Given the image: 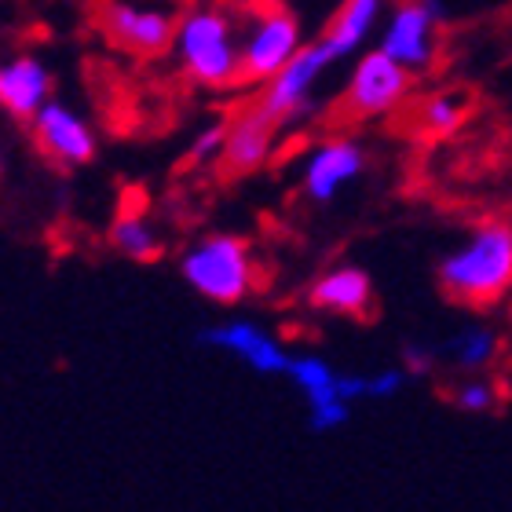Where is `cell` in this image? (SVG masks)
I'll use <instances>...</instances> for the list:
<instances>
[{
	"instance_id": "obj_23",
	"label": "cell",
	"mask_w": 512,
	"mask_h": 512,
	"mask_svg": "<svg viewBox=\"0 0 512 512\" xmlns=\"http://www.w3.org/2000/svg\"><path fill=\"white\" fill-rule=\"evenodd\" d=\"M436 363H439V348L421 344V341L403 344V366L410 377H428L432 370H436Z\"/></svg>"
},
{
	"instance_id": "obj_17",
	"label": "cell",
	"mask_w": 512,
	"mask_h": 512,
	"mask_svg": "<svg viewBox=\"0 0 512 512\" xmlns=\"http://www.w3.org/2000/svg\"><path fill=\"white\" fill-rule=\"evenodd\" d=\"M498 355V333L491 326H461L454 337H447V344H439V359H447L454 370L461 374H480L491 366V359Z\"/></svg>"
},
{
	"instance_id": "obj_8",
	"label": "cell",
	"mask_w": 512,
	"mask_h": 512,
	"mask_svg": "<svg viewBox=\"0 0 512 512\" xmlns=\"http://www.w3.org/2000/svg\"><path fill=\"white\" fill-rule=\"evenodd\" d=\"M443 19H447L443 0H399L395 8H388L377 30V48L392 55L395 63H403L414 77L425 74L436 63Z\"/></svg>"
},
{
	"instance_id": "obj_22",
	"label": "cell",
	"mask_w": 512,
	"mask_h": 512,
	"mask_svg": "<svg viewBox=\"0 0 512 512\" xmlns=\"http://www.w3.org/2000/svg\"><path fill=\"white\" fill-rule=\"evenodd\" d=\"M410 374H406V366H384V370H374V374H366V403L374 399H395V395L403 392Z\"/></svg>"
},
{
	"instance_id": "obj_15",
	"label": "cell",
	"mask_w": 512,
	"mask_h": 512,
	"mask_svg": "<svg viewBox=\"0 0 512 512\" xmlns=\"http://www.w3.org/2000/svg\"><path fill=\"white\" fill-rule=\"evenodd\" d=\"M308 308L337 319H366L374 308V278L355 264L326 267L308 286Z\"/></svg>"
},
{
	"instance_id": "obj_3",
	"label": "cell",
	"mask_w": 512,
	"mask_h": 512,
	"mask_svg": "<svg viewBox=\"0 0 512 512\" xmlns=\"http://www.w3.org/2000/svg\"><path fill=\"white\" fill-rule=\"evenodd\" d=\"M176 271L194 297H202L205 304H216V308H238L260 286V267H256L249 242L227 235V231L191 242L176 260Z\"/></svg>"
},
{
	"instance_id": "obj_2",
	"label": "cell",
	"mask_w": 512,
	"mask_h": 512,
	"mask_svg": "<svg viewBox=\"0 0 512 512\" xmlns=\"http://www.w3.org/2000/svg\"><path fill=\"white\" fill-rule=\"evenodd\" d=\"M242 26L235 15L220 4H194L176 19V37H172V59L180 74L198 88H227L242 85Z\"/></svg>"
},
{
	"instance_id": "obj_5",
	"label": "cell",
	"mask_w": 512,
	"mask_h": 512,
	"mask_svg": "<svg viewBox=\"0 0 512 512\" xmlns=\"http://www.w3.org/2000/svg\"><path fill=\"white\" fill-rule=\"evenodd\" d=\"M410 92H414V74L403 63H395L381 48H363L355 55L337 107L348 121H377L403 107Z\"/></svg>"
},
{
	"instance_id": "obj_16",
	"label": "cell",
	"mask_w": 512,
	"mask_h": 512,
	"mask_svg": "<svg viewBox=\"0 0 512 512\" xmlns=\"http://www.w3.org/2000/svg\"><path fill=\"white\" fill-rule=\"evenodd\" d=\"M384 15H388V0H341L337 15L322 30V41L337 55V63L355 59L377 37Z\"/></svg>"
},
{
	"instance_id": "obj_21",
	"label": "cell",
	"mask_w": 512,
	"mask_h": 512,
	"mask_svg": "<svg viewBox=\"0 0 512 512\" xmlns=\"http://www.w3.org/2000/svg\"><path fill=\"white\" fill-rule=\"evenodd\" d=\"M224 143H227V121H209L205 128H198V136L191 139L187 147V161L194 169H213L224 158Z\"/></svg>"
},
{
	"instance_id": "obj_20",
	"label": "cell",
	"mask_w": 512,
	"mask_h": 512,
	"mask_svg": "<svg viewBox=\"0 0 512 512\" xmlns=\"http://www.w3.org/2000/svg\"><path fill=\"white\" fill-rule=\"evenodd\" d=\"M450 403L458 406L461 414L483 417V414H494L502 399H498V384L487 381V377H480V374H469L461 384H454Z\"/></svg>"
},
{
	"instance_id": "obj_6",
	"label": "cell",
	"mask_w": 512,
	"mask_h": 512,
	"mask_svg": "<svg viewBox=\"0 0 512 512\" xmlns=\"http://www.w3.org/2000/svg\"><path fill=\"white\" fill-rule=\"evenodd\" d=\"M176 11L154 0H103L96 8V26L118 52L136 59L172 52L176 37Z\"/></svg>"
},
{
	"instance_id": "obj_1",
	"label": "cell",
	"mask_w": 512,
	"mask_h": 512,
	"mask_svg": "<svg viewBox=\"0 0 512 512\" xmlns=\"http://www.w3.org/2000/svg\"><path fill=\"white\" fill-rule=\"evenodd\" d=\"M436 282L461 308H494L512 293V227L502 220L472 227L458 246L443 253Z\"/></svg>"
},
{
	"instance_id": "obj_11",
	"label": "cell",
	"mask_w": 512,
	"mask_h": 512,
	"mask_svg": "<svg viewBox=\"0 0 512 512\" xmlns=\"http://www.w3.org/2000/svg\"><path fill=\"white\" fill-rule=\"evenodd\" d=\"M198 344L216 355L235 359V363H242L246 370H253L260 377H286L289 359H293V352L267 330L264 322L246 319V315L205 326L198 333Z\"/></svg>"
},
{
	"instance_id": "obj_4",
	"label": "cell",
	"mask_w": 512,
	"mask_h": 512,
	"mask_svg": "<svg viewBox=\"0 0 512 512\" xmlns=\"http://www.w3.org/2000/svg\"><path fill=\"white\" fill-rule=\"evenodd\" d=\"M337 66V55L326 48V41H308L278 74H271L264 85H256L253 107L275 121L282 132L297 128L315 118L319 110V88L322 77Z\"/></svg>"
},
{
	"instance_id": "obj_13",
	"label": "cell",
	"mask_w": 512,
	"mask_h": 512,
	"mask_svg": "<svg viewBox=\"0 0 512 512\" xmlns=\"http://www.w3.org/2000/svg\"><path fill=\"white\" fill-rule=\"evenodd\" d=\"M278 136H282V128L249 103L235 118H227L224 158L216 169L227 176H253V172L267 169V161L275 158L278 150Z\"/></svg>"
},
{
	"instance_id": "obj_12",
	"label": "cell",
	"mask_w": 512,
	"mask_h": 512,
	"mask_svg": "<svg viewBox=\"0 0 512 512\" xmlns=\"http://www.w3.org/2000/svg\"><path fill=\"white\" fill-rule=\"evenodd\" d=\"M286 377H289V384L297 388L300 399H304L311 432L330 436V432H337V428H344L352 421V403H348L341 395V388H337L341 370H333L330 359H322V355H315V352H297L289 359Z\"/></svg>"
},
{
	"instance_id": "obj_14",
	"label": "cell",
	"mask_w": 512,
	"mask_h": 512,
	"mask_svg": "<svg viewBox=\"0 0 512 512\" xmlns=\"http://www.w3.org/2000/svg\"><path fill=\"white\" fill-rule=\"evenodd\" d=\"M55 99V77L37 55H15L0 63V110L19 125H30L37 110Z\"/></svg>"
},
{
	"instance_id": "obj_9",
	"label": "cell",
	"mask_w": 512,
	"mask_h": 512,
	"mask_svg": "<svg viewBox=\"0 0 512 512\" xmlns=\"http://www.w3.org/2000/svg\"><path fill=\"white\" fill-rule=\"evenodd\" d=\"M370 154L359 139L352 136H330L319 139L315 147L300 161L297 187L311 205H330L337 202L352 183L363 180Z\"/></svg>"
},
{
	"instance_id": "obj_19",
	"label": "cell",
	"mask_w": 512,
	"mask_h": 512,
	"mask_svg": "<svg viewBox=\"0 0 512 512\" xmlns=\"http://www.w3.org/2000/svg\"><path fill=\"white\" fill-rule=\"evenodd\" d=\"M465 121V99L458 92H428L417 103V128L425 136H450Z\"/></svg>"
},
{
	"instance_id": "obj_10",
	"label": "cell",
	"mask_w": 512,
	"mask_h": 512,
	"mask_svg": "<svg viewBox=\"0 0 512 512\" xmlns=\"http://www.w3.org/2000/svg\"><path fill=\"white\" fill-rule=\"evenodd\" d=\"M30 136L41 158L55 169H85L99 154L96 125L63 99H48L30 121Z\"/></svg>"
},
{
	"instance_id": "obj_18",
	"label": "cell",
	"mask_w": 512,
	"mask_h": 512,
	"mask_svg": "<svg viewBox=\"0 0 512 512\" xmlns=\"http://www.w3.org/2000/svg\"><path fill=\"white\" fill-rule=\"evenodd\" d=\"M110 246L128 260H136V264H147V260H158L165 242H161L158 227L150 224L143 213H121L110 224Z\"/></svg>"
},
{
	"instance_id": "obj_7",
	"label": "cell",
	"mask_w": 512,
	"mask_h": 512,
	"mask_svg": "<svg viewBox=\"0 0 512 512\" xmlns=\"http://www.w3.org/2000/svg\"><path fill=\"white\" fill-rule=\"evenodd\" d=\"M304 26L286 4H264L242 26V85H264L304 48Z\"/></svg>"
},
{
	"instance_id": "obj_24",
	"label": "cell",
	"mask_w": 512,
	"mask_h": 512,
	"mask_svg": "<svg viewBox=\"0 0 512 512\" xmlns=\"http://www.w3.org/2000/svg\"><path fill=\"white\" fill-rule=\"evenodd\" d=\"M4 165H8V147H4V136H0V172H4Z\"/></svg>"
}]
</instances>
